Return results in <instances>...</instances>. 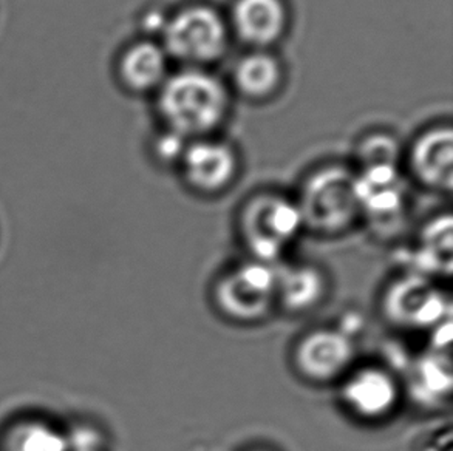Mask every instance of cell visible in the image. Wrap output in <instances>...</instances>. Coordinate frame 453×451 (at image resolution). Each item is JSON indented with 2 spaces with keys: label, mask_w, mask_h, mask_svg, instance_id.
<instances>
[{
  "label": "cell",
  "mask_w": 453,
  "mask_h": 451,
  "mask_svg": "<svg viewBox=\"0 0 453 451\" xmlns=\"http://www.w3.org/2000/svg\"><path fill=\"white\" fill-rule=\"evenodd\" d=\"M305 232L301 210L295 198L260 194L243 204L237 218V233L246 256L279 266L288 260Z\"/></svg>",
  "instance_id": "1"
},
{
  "label": "cell",
  "mask_w": 453,
  "mask_h": 451,
  "mask_svg": "<svg viewBox=\"0 0 453 451\" xmlns=\"http://www.w3.org/2000/svg\"><path fill=\"white\" fill-rule=\"evenodd\" d=\"M211 303L229 324H262L277 311V266L248 256L234 263L217 275Z\"/></svg>",
  "instance_id": "2"
},
{
  "label": "cell",
  "mask_w": 453,
  "mask_h": 451,
  "mask_svg": "<svg viewBox=\"0 0 453 451\" xmlns=\"http://www.w3.org/2000/svg\"><path fill=\"white\" fill-rule=\"evenodd\" d=\"M159 111L173 134H208L226 116L227 93L212 74L184 70L161 86Z\"/></svg>",
  "instance_id": "3"
},
{
  "label": "cell",
  "mask_w": 453,
  "mask_h": 451,
  "mask_svg": "<svg viewBox=\"0 0 453 451\" xmlns=\"http://www.w3.org/2000/svg\"><path fill=\"white\" fill-rule=\"evenodd\" d=\"M305 232L320 238H339L361 223L355 175L342 167H325L306 178L295 198Z\"/></svg>",
  "instance_id": "4"
},
{
  "label": "cell",
  "mask_w": 453,
  "mask_h": 451,
  "mask_svg": "<svg viewBox=\"0 0 453 451\" xmlns=\"http://www.w3.org/2000/svg\"><path fill=\"white\" fill-rule=\"evenodd\" d=\"M378 305L384 322L404 333L429 334L452 320V299L441 281L411 271L387 281Z\"/></svg>",
  "instance_id": "5"
},
{
  "label": "cell",
  "mask_w": 453,
  "mask_h": 451,
  "mask_svg": "<svg viewBox=\"0 0 453 451\" xmlns=\"http://www.w3.org/2000/svg\"><path fill=\"white\" fill-rule=\"evenodd\" d=\"M336 386L345 413L368 425L390 421L404 402V380L382 363L357 362Z\"/></svg>",
  "instance_id": "6"
},
{
  "label": "cell",
  "mask_w": 453,
  "mask_h": 451,
  "mask_svg": "<svg viewBox=\"0 0 453 451\" xmlns=\"http://www.w3.org/2000/svg\"><path fill=\"white\" fill-rule=\"evenodd\" d=\"M356 363V337L342 326L312 328L291 348V366L296 374L316 386L339 384Z\"/></svg>",
  "instance_id": "7"
},
{
  "label": "cell",
  "mask_w": 453,
  "mask_h": 451,
  "mask_svg": "<svg viewBox=\"0 0 453 451\" xmlns=\"http://www.w3.org/2000/svg\"><path fill=\"white\" fill-rule=\"evenodd\" d=\"M163 39L165 55L200 65L217 61L225 55L227 28L212 8L190 6L165 24Z\"/></svg>",
  "instance_id": "8"
},
{
  "label": "cell",
  "mask_w": 453,
  "mask_h": 451,
  "mask_svg": "<svg viewBox=\"0 0 453 451\" xmlns=\"http://www.w3.org/2000/svg\"><path fill=\"white\" fill-rule=\"evenodd\" d=\"M355 180L361 221L380 238L396 237L407 218V195L396 165L362 167Z\"/></svg>",
  "instance_id": "9"
},
{
  "label": "cell",
  "mask_w": 453,
  "mask_h": 451,
  "mask_svg": "<svg viewBox=\"0 0 453 451\" xmlns=\"http://www.w3.org/2000/svg\"><path fill=\"white\" fill-rule=\"evenodd\" d=\"M331 294L328 271L318 263L287 262L277 266V311L302 317L318 311Z\"/></svg>",
  "instance_id": "10"
},
{
  "label": "cell",
  "mask_w": 453,
  "mask_h": 451,
  "mask_svg": "<svg viewBox=\"0 0 453 451\" xmlns=\"http://www.w3.org/2000/svg\"><path fill=\"white\" fill-rule=\"evenodd\" d=\"M184 180L203 195H217L227 189L237 173V158L221 142L198 141L181 155Z\"/></svg>",
  "instance_id": "11"
},
{
  "label": "cell",
  "mask_w": 453,
  "mask_h": 451,
  "mask_svg": "<svg viewBox=\"0 0 453 451\" xmlns=\"http://www.w3.org/2000/svg\"><path fill=\"white\" fill-rule=\"evenodd\" d=\"M405 394H411L426 409H442L452 396V357L450 348L429 343L411 365L404 382Z\"/></svg>",
  "instance_id": "12"
},
{
  "label": "cell",
  "mask_w": 453,
  "mask_h": 451,
  "mask_svg": "<svg viewBox=\"0 0 453 451\" xmlns=\"http://www.w3.org/2000/svg\"><path fill=\"white\" fill-rule=\"evenodd\" d=\"M453 227L450 214L436 215L418 233L409 250V268L405 271L449 280L452 274Z\"/></svg>",
  "instance_id": "13"
},
{
  "label": "cell",
  "mask_w": 453,
  "mask_h": 451,
  "mask_svg": "<svg viewBox=\"0 0 453 451\" xmlns=\"http://www.w3.org/2000/svg\"><path fill=\"white\" fill-rule=\"evenodd\" d=\"M453 138L450 128H435L423 134L413 147L411 165L413 175L427 189L452 190Z\"/></svg>",
  "instance_id": "14"
},
{
  "label": "cell",
  "mask_w": 453,
  "mask_h": 451,
  "mask_svg": "<svg viewBox=\"0 0 453 451\" xmlns=\"http://www.w3.org/2000/svg\"><path fill=\"white\" fill-rule=\"evenodd\" d=\"M231 20L242 41L266 47L282 36L287 27V10L282 0H237Z\"/></svg>",
  "instance_id": "15"
},
{
  "label": "cell",
  "mask_w": 453,
  "mask_h": 451,
  "mask_svg": "<svg viewBox=\"0 0 453 451\" xmlns=\"http://www.w3.org/2000/svg\"><path fill=\"white\" fill-rule=\"evenodd\" d=\"M165 73L167 55L157 43L149 41L132 43L118 57V80L130 92H149L163 86Z\"/></svg>",
  "instance_id": "16"
},
{
  "label": "cell",
  "mask_w": 453,
  "mask_h": 451,
  "mask_svg": "<svg viewBox=\"0 0 453 451\" xmlns=\"http://www.w3.org/2000/svg\"><path fill=\"white\" fill-rule=\"evenodd\" d=\"M0 451H68L67 433L43 419L25 417L5 428Z\"/></svg>",
  "instance_id": "17"
},
{
  "label": "cell",
  "mask_w": 453,
  "mask_h": 451,
  "mask_svg": "<svg viewBox=\"0 0 453 451\" xmlns=\"http://www.w3.org/2000/svg\"><path fill=\"white\" fill-rule=\"evenodd\" d=\"M234 80L246 96L265 98L280 84V65L273 56L252 53L237 64Z\"/></svg>",
  "instance_id": "18"
},
{
  "label": "cell",
  "mask_w": 453,
  "mask_h": 451,
  "mask_svg": "<svg viewBox=\"0 0 453 451\" xmlns=\"http://www.w3.org/2000/svg\"><path fill=\"white\" fill-rule=\"evenodd\" d=\"M359 158L362 167L396 165L399 158L398 146L388 136H373L362 144Z\"/></svg>",
  "instance_id": "19"
},
{
  "label": "cell",
  "mask_w": 453,
  "mask_h": 451,
  "mask_svg": "<svg viewBox=\"0 0 453 451\" xmlns=\"http://www.w3.org/2000/svg\"><path fill=\"white\" fill-rule=\"evenodd\" d=\"M183 140V136L180 134H165V138L158 141V157L159 158L165 159V161H172V159L181 158L184 149L180 144V141Z\"/></svg>",
  "instance_id": "20"
},
{
  "label": "cell",
  "mask_w": 453,
  "mask_h": 451,
  "mask_svg": "<svg viewBox=\"0 0 453 451\" xmlns=\"http://www.w3.org/2000/svg\"><path fill=\"white\" fill-rule=\"evenodd\" d=\"M243 451H276L273 450V448H268V447H251V448H246Z\"/></svg>",
  "instance_id": "21"
},
{
  "label": "cell",
  "mask_w": 453,
  "mask_h": 451,
  "mask_svg": "<svg viewBox=\"0 0 453 451\" xmlns=\"http://www.w3.org/2000/svg\"><path fill=\"white\" fill-rule=\"evenodd\" d=\"M68 451H104V450H68Z\"/></svg>",
  "instance_id": "22"
}]
</instances>
